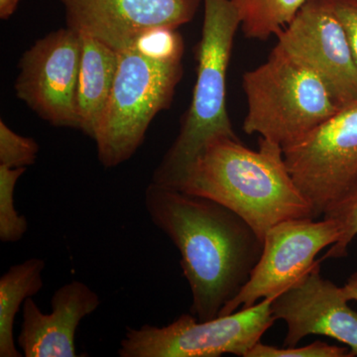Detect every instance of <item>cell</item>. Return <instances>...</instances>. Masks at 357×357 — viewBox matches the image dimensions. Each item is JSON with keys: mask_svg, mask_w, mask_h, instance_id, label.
Masks as SVG:
<instances>
[{"mask_svg": "<svg viewBox=\"0 0 357 357\" xmlns=\"http://www.w3.org/2000/svg\"><path fill=\"white\" fill-rule=\"evenodd\" d=\"M276 46L314 70L340 109L357 102V66L344 25L326 0H307Z\"/></svg>", "mask_w": 357, "mask_h": 357, "instance_id": "10", "label": "cell"}, {"mask_svg": "<svg viewBox=\"0 0 357 357\" xmlns=\"http://www.w3.org/2000/svg\"><path fill=\"white\" fill-rule=\"evenodd\" d=\"M20 0H0V18L8 20L17 8Z\"/></svg>", "mask_w": 357, "mask_h": 357, "instance_id": "23", "label": "cell"}, {"mask_svg": "<svg viewBox=\"0 0 357 357\" xmlns=\"http://www.w3.org/2000/svg\"><path fill=\"white\" fill-rule=\"evenodd\" d=\"M98 293L74 280L55 291L51 312L45 314L32 298L22 307L18 345L25 357H77L76 333L79 324L100 306Z\"/></svg>", "mask_w": 357, "mask_h": 357, "instance_id": "13", "label": "cell"}, {"mask_svg": "<svg viewBox=\"0 0 357 357\" xmlns=\"http://www.w3.org/2000/svg\"><path fill=\"white\" fill-rule=\"evenodd\" d=\"M81 67L77 91L79 129L95 140L114 89L119 55L109 45L89 35L81 34Z\"/></svg>", "mask_w": 357, "mask_h": 357, "instance_id": "14", "label": "cell"}, {"mask_svg": "<svg viewBox=\"0 0 357 357\" xmlns=\"http://www.w3.org/2000/svg\"><path fill=\"white\" fill-rule=\"evenodd\" d=\"M114 89L95 141L105 168L128 161L136 153L155 115L170 107L183 74L182 62H166L134 47L119 52Z\"/></svg>", "mask_w": 357, "mask_h": 357, "instance_id": "5", "label": "cell"}, {"mask_svg": "<svg viewBox=\"0 0 357 357\" xmlns=\"http://www.w3.org/2000/svg\"><path fill=\"white\" fill-rule=\"evenodd\" d=\"M344 25L357 66V0H326Z\"/></svg>", "mask_w": 357, "mask_h": 357, "instance_id": "22", "label": "cell"}, {"mask_svg": "<svg viewBox=\"0 0 357 357\" xmlns=\"http://www.w3.org/2000/svg\"><path fill=\"white\" fill-rule=\"evenodd\" d=\"M46 262L41 258H30L13 265L0 278V356L21 357L14 342V321L25 301L43 288L42 274Z\"/></svg>", "mask_w": 357, "mask_h": 357, "instance_id": "15", "label": "cell"}, {"mask_svg": "<svg viewBox=\"0 0 357 357\" xmlns=\"http://www.w3.org/2000/svg\"><path fill=\"white\" fill-rule=\"evenodd\" d=\"M81 58V34L68 26L38 40L21 58L18 98L52 126L79 129Z\"/></svg>", "mask_w": 357, "mask_h": 357, "instance_id": "8", "label": "cell"}, {"mask_svg": "<svg viewBox=\"0 0 357 357\" xmlns=\"http://www.w3.org/2000/svg\"><path fill=\"white\" fill-rule=\"evenodd\" d=\"M248 134L289 146L340 109L328 86L314 72L275 46L264 64L243 75Z\"/></svg>", "mask_w": 357, "mask_h": 357, "instance_id": "4", "label": "cell"}, {"mask_svg": "<svg viewBox=\"0 0 357 357\" xmlns=\"http://www.w3.org/2000/svg\"><path fill=\"white\" fill-rule=\"evenodd\" d=\"M314 220H284L268 230L261 257L250 278L220 316L255 306L258 300L274 299L306 273L324 248L337 243L340 236L337 223L330 218Z\"/></svg>", "mask_w": 357, "mask_h": 357, "instance_id": "9", "label": "cell"}, {"mask_svg": "<svg viewBox=\"0 0 357 357\" xmlns=\"http://www.w3.org/2000/svg\"><path fill=\"white\" fill-rule=\"evenodd\" d=\"M26 168H10L0 165V241L3 243L20 241L27 232L29 223L20 215L14 204L16 183Z\"/></svg>", "mask_w": 357, "mask_h": 357, "instance_id": "17", "label": "cell"}, {"mask_svg": "<svg viewBox=\"0 0 357 357\" xmlns=\"http://www.w3.org/2000/svg\"><path fill=\"white\" fill-rule=\"evenodd\" d=\"M351 349L345 347H337L317 342L303 347H285L278 349L272 345L257 342L248 352L245 357H351Z\"/></svg>", "mask_w": 357, "mask_h": 357, "instance_id": "21", "label": "cell"}, {"mask_svg": "<svg viewBox=\"0 0 357 357\" xmlns=\"http://www.w3.org/2000/svg\"><path fill=\"white\" fill-rule=\"evenodd\" d=\"M201 0H60L68 27L121 52L152 28L190 22Z\"/></svg>", "mask_w": 357, "mask_h": 357, "instance_id": "12", "label": "cell"}, {"mask_svg": "<svg viewBox=\"0 0 357 357\" xmlns=\"http://www.w3.org/2000/svg\"><path fill=\"white\" fill-rule=\"evenodd\" d=\"M283 155L314 218L321 217L357 178V102L283 148Z\"/></svg>", "mask_w": 357, "mask_h": 357, "instance_id": "7", "label": "cell"}, {"mask_svg": "<svg viewBox=\"0 0 357 357\" xmlns=\"http://www.w3.org/2000/svg\"><path fill=\"white\" fill-rule=\"evenodd\" d=\"M141 53L166 62L182 61L184 44L176 29L157 27L147 30L135 40L132 46Z\"/></svg>", "mask_w": 357, "mask_h": 357, "instance_id": "19", "label": "cell"}, {"mask_svg": "<svg viewBox=\"0 0 357 357\" xmlns=\"http://www.w3.org/2000/svg\"><path fill=\"white\" fill-rule=\"evenodd\" d=\"M174 189L227 206L243 218L263 243L277 223L314 218L312 204L289 172L283 148L262 137L258 151L236 138L211 140Z\"/></svg>", "mask_w": 357, "mask_h": 357, "instance_id": "2", "label": "cell"}, {"mask_svg": "<svg viewBox=\"0 0 357 357\" xmlns=\"http://www.w3.org/2000/svg\"><path fill=\"white\" fill-rule=\"evenodd\" d=\"M345 297L349 301H357V273L352 274L344 287Z\"/></svg>", "mask_w": 357, "mask_h": 357, "instance_id": "24", "label": "cell"}, {"mask_svg": "<svg viewBox=\"0 0 357 357\" xmlns=\"http://www.w3.org/2000/svg\"><path fill=\"white\" fill-rule=\"evenodd\" d=\"M323 217L335 220L340 231V239L333 244L323 259L345 257L349 244L357 236V178L335 203L326 208Z\"/></svg>", "mask_w": 357, "mask_h": 357, "instance_id": "18", "label": "cell"}, {"mask_svg": "<svg viewBox=\"0 0 357 357\" xmlns=\"http://www.w3.org/2000/svg\"><path fill=\"white\" fill-rule=\"evenodd\" d=\"M204 1L203 32L197 48L198 70L191 105L177 138L152 177V183L164 187H177L211 140L239 139L227 109V75L241 21L230 0Z\"/></svg>", "mask_w": 357, "mask_h": 357, "instance_id": "3", "label": "cell"}, {"mask_svg": "<svg viewBox=\"0 0 357 357\" xmlns=\"http://www.w3.org/2000/svg\"><path fill=\"white\" fill-rule=\"evenodd\" d=\"M273 299L227 316L201 321L183 314L165 326L128 328L117 354L121 357H218L230 354L246 356L273 326Z\"/></svg>", "mask_w": 357, "mask_h": 357, "instance_id": "6", "label": "cell"}, {"mask_svg": "<svg viewBox=\"0 0 357 357\" xmlns=\"http://www.w3.org/2000/svg\"><path fill=\"white\" fill-rule=\"evenodd\" d=\"M245 37L267 40L286 27L307 0H230Z\"/></svg>", "mask_w": 357, "mask_h": 357, "instance_id": "16", "label": "cell"}, {"mask_svg": "<svg viewBox=\"0 0 357 357\" xmlns=\"http://www.w3.org/2000/svg\"><path fill=\"white\" fill-rule=\"evenodd\" d=\"M144 206L180 253L192 292L191 314L201 321L218 318L250 278L261 257L262 239L227 206L174 188L150 183Z\"/></svg>", "mask_w": 357, "mask_h": 357, "instance_id": "1", "label": "cell"}, {"mask_svg": "<svg viewBox=\"0 0 357 357\" xmlns=\"http://www.w3.org/2000/svg\"><path fill=\"white\" fill-rule=\"evenodd\" d=\"M39 145L33 138L14 132L0 121V165L27 168L36 162Z\"/></svg>", "mask_w": 357, "mask_h": 357, "instance_id": "20", "label": "cell"}, {"mask_svg": "<svg viewBox=\"0 0 357 357\" xmlns=\"http://www.w3.org/2000/svg\"><path fill=\"white\" fill-rule=\"evenodd\" d=\"M272 301L275 321L288 326L284 345L297 347L307 335H324L342 342L357 356V312L349 306L342 287L321 275V262Z\"/></svg>", "mask_w": 357, "mask_h": 357, "instance_id": "11", "label": "cell"}]
</instances>
